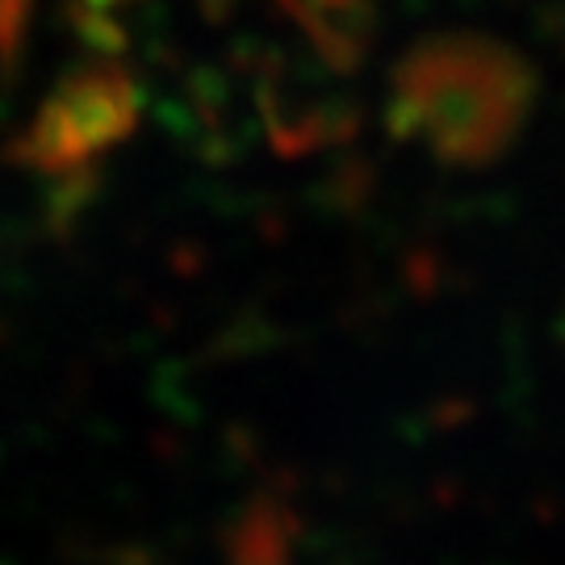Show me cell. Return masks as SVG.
Returning <instances> with one entry per match:
<instances>
[{"instance_id": "obj_1", "label": "cell", "mask_w": 565, "mask_h": 565, "mask_svg": "<svg viewBox=\"0 0 565 565\" xmlns=\"http://www.w3.org/2000/svg\"><path fill=\"white\" fill-rule=\"evenodd\" d=\"M532 67L482 34L424 39L394 72L390 130L419 139L445 163L499 160L532 109Z\"/></svg>"}, {"instance_id": "obj_2", "label": "cell", "mask_w": 565, "mask_h": 565, "mask_svg": "<svg viewBox=\"0 0 565 565\" xmlns=\"http://www.w3.org/2000/svg\"><path fill=\"white\" fill-rule=\"evenodd\" d=\"M139 84L109 55L67 72L21 139V160L42 172H81L139 126Z\"/></svg>"}, {"instance_id": "obj_3", "label": "cell", "mask_w": 565, "mask_h": 565, "mask_svg": "<svg viewBox=\"0 0 565 565\" xmlns=\"http://www.w3.org/2000/svg\"><path fill=\"white\" fill-rule=\"evenodd\" d=\"M72 21H76L81 39L93 46V55H121V51H126V25H121L109 9H97V4L76 0V4H72Z\"/></svg>"}, {"instance_id": "obj_4", "label": "cell", "mask_w": 565, "mask_h": 565, "mask_svg": "<svg viewBox=\"0 0 565 565\" xmlns=\"http://www.w3.org/2000/svg\"><path fill=\"white\" fill-rule=\"evenodd\" d=\"M25 18H30V0H0V60L4 63L18 60Z\"/></svg>"}]
</instances>
